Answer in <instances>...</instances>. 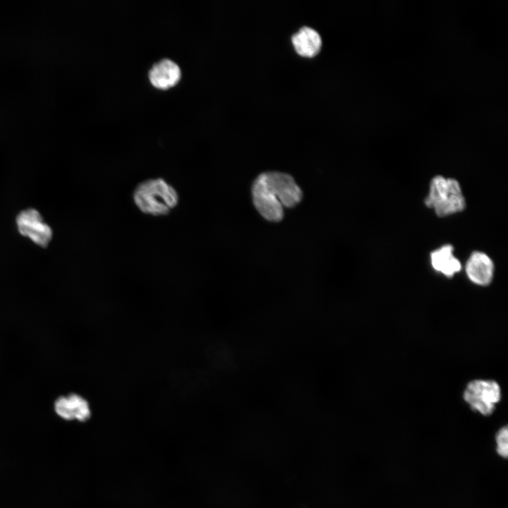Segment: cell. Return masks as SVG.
Here are the masks:
<instances>
[{"label":"cell","instance_id":"cell-12","mask_svg":"<svg viewBox=\"0 0 508 508\" xmlns=\"http://www.w3.org/2000/svg\"><path fill=\"white\" fill-rule=\"evenodd\" d=\"M496 445L497 454L506 458L508 454V429L507 426L500 428L496 435Z\"/></svg>","mask_w":508,"mask_h":508},{"label":"cell","instance_id":"cell-6","mask_svg":"<svg viewBox=\"0 0 508 508\" xmlns=\"http://www.w3.org/2000/svg\"><path fill=\"white\" fill-rule=\"evenodd\" d=\"M253 202L260 214L270 222H279L284 216L283 206L267 187L260 174L251 188Z\"/></svg>","mask_w":508,"mask_h":508},{"label":"cell","instance_id":"cell-3","mask_svg":"<svg viewBox=\"0 0 508 508\" xmlns=\"http://www.w3.org/2000/svg\"><path fill=\"white\" fill-rule=\"evenodd\" d=\"M501 398L500 387L490 380H475L470 382L464 392V399L471 408L483 416L490 415Z\"/></svg>","mask_w":508,"mask_h":508},{"label":"cell","instance_id":"cell-1","mask_svg":"<svg viewBox=\"0 0 508 508\" xmlns=\"http://www.w3.org/2000/svg\"><path fill=\"white\" fill-rule=\"evenodd\" d=\"M133 203L144 214L163 217L170 214L179 202L176 189L162 177L139 182L132 193Z\"/></svg>","mask_w":508,"mask_h":508},{"label":"cell","instance_id":"cell-8","mask_svg":"<svg viewBox=\"0 0 508 508\" xmlns=\"http://www.w3.org/2000/svg\"><path fill=\"white\" fill-rule=\"evenodd\" d=\"M465 270L467 277L473 283L487 286L492 281L494 265L487 254L474 251L467 260Z\"/></svg>","mask_w":508,"mask_h":508},{"label":"cell","instance_id":"cell-10","mask_svg":"<svg viewBox=\"0 0 508 508\" xmlns=\"http://www.w3.org/2000/svg\"><path fill=\"white\" fill-rule=\"evenodd\" d=\"M291 42L296 53L303 57H314L320 51L322 39L313 28L304 26L291 37Z\"/></svg>","mask_w":508,"mask_h":508},{"label":"cell","instance_id":"cell-7","mask_svg":"<svg viewBox=\"0 0 508 508\" xmlns=\"http://www.w3.org/2000/svg\"><path fill=\"white\" fill-rule=\"evenodd\" d=\"M56 413L68 421H87L91 416L88 401L82 396L72 393L59 397L54 403Z\"/></svg>","mask_w":508,"mask_h":508},{"label":"cell","instance_id":"cell-9","mask_svg":"<svg viewBox=\"0 0 508 508\" xmlns=\"http://www.w3.org/2000/svg\"><path fill=\"white\" fill-rule=\"evenodd\" d=\"M149 78L154 87L166 90L179 81L181 71L174 62L164 59L153 66L150 71Z\"/></svg>","mask_w":508,"mask_h":508},{"label":"cell","instance_id":"cell-11","mask_svg":"<svg viewBox=\"0 0 508 508\" xmlns=\"http://www.w3.org/2000/svg\"><path fill=\"white\" fill-rule=\"evenodd\" d=\"M453 246L445 245L430 253L433 267L445 276L452 277L460 272L461 264L453 254Z\"/></svg>","mask_w":508,"mask_h":508},{"label":"cell","instance_id":"cell-2","mask_svg":"<svg viewBox=\"0 0 508 508\" xmlns=\"http://www.w3.org/2000/svg\"><path fill=\"white\" fill-rule=\"evenodd\" d=\"M425 205L433 208L439 217H445L461 212L466 201L459 182L441 175L433 177L430 183L429 193Z\"/></svg>","mask_w":508,"mask_h":508},{"label":"cell","instance_id":"cell-4","mask_svg":"<svg viewBox=\"0 0 508 508\" xmlns=\"http://www.w3.org/2000/svg\"><path fill=\"white\" fill-rule=\"evenodd\" d=\"M260 176L282 206L293 207L301 202L303 198L302 190L289 174L279 171H267Z\"/></svg>","mask_w":508,"mask_h":508},{"label":"cell","instance_id":"cell-5","mask_svg":"<svg viewBox=\"0 0 508 508\" xmlns=\"http://www.w3.org/2000/svg\"><path fill=\"white\" fill-rule=\"evenodd\" d=\"M16 224L21 235L40 246L46 247L52 239V229L43 222L40 213L35 209L21 211L16 217Z\"/></svg>","mask_w":508,"mask_h":508}]
</instances>
